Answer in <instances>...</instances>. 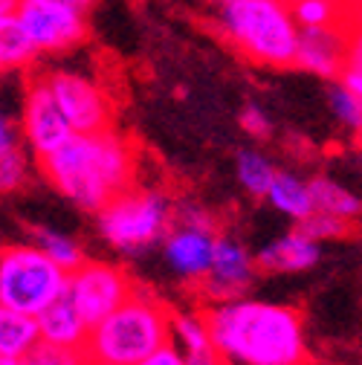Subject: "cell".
Masks as SVG:
<instances>
[{"label":"cell","mask_w":362,"mask_h":365,"mask_svg":"<svg viewBox=\"0 0 362 365\" xmlns=\"http://www.w3.org/2000/svg\"><path fill=\"white\" fill-rule=\"evenodd\" d=\"M203 316L223 365H307L301 313L287 304L235 299Z\"/></svg>","instance_id":"obj_1"},{"label":"cell","mask_w":362,"mask_h":365,"mask_svg":"<svg viewBox=\"0 0 362 365\" xmlns=\"http://www.w3.org/2000/svg\"><path fill=\"white\" fill-rule=\"evenodd\" d=\"M50 186L78 209L96 215L116 195L133 189L137 151L119 130L73 133L50 157L38 160Z\"/></svg>","instance_id":"obj_2"},{"label":"cell","mask_w":362,"mask_h":365,"mask_svg":"<svg viewBox=\"0 0 362 365\" xmlns=\"http://www.w3.org/2000/svg\"><path fill=\"white\" fill-rule=\"evenodd\" d=\"M171 339V310L133 284L125 299L99 325L90 328L84 354L90 365H137Z\"/></svg>","instance_id":"obj_3"},{"label":"cell","mask_w":362,"mask_h":365,"mask_svg":"<svg viewBox=\"0 0 362 365\" xmlns=\"http://www.w3.org/2000/svg\"><path fill=\"white\" fill-rule=\"evenodd\" d=\"M217 29L258 67L287 70L296 61L299 26L287 0H232L217 9Z\"/></svg>","instance_id":"obj_4"},{"label":"cell","mask_w":362,"mask_h":365,"mask_svg":"<svg viewBox=\"0 0 362 365\" xmlns=\"http://www.w3.org/2000/svg\"><path fill=\"white\" fill-rule=\"evenodd\" d=\"M171 200L157 189H128L116 195L102 212H96V223L102 238L125 252L137 255L157 241H162L171 230Z\"/></svg>","instance_id":"obj_5"},{"label":"cell","mask_w":362,"mask_h":365,"mask_svg":"<svg viewBox=\"0 0 362 365\" xmlns=\"http://www.w3.org/2000/svg\"><path fill=\"white\" fill-rule=\"evenodd\" d=\"M67 290V269L35 244H9L0 250V304L38 316Z\"/></svg>","instance_id":"obj_6"},{"label":"cell","mask_w":362,"mask_h":365,"mask_svg":"<svg viewBox=\"0 0 362 365\" xmlns=\"http://www.w3.org/2000/svg\"><path fill=\"white\" fill-rule=\"evenodd\" d=\"M41 76L53 90L73 133H96L113 128V102L96 78L67 67H53Z\"/></svg>","instance_id":"obj_7"},{"label":"cell","mask_w":362,"mask_h":365,"mask_svg":"<svg viewBox=\"0 0 362 365\" xmlns=\"http://www.w3.org/2000/svg\"><path fill=\"white\" fill-rule=\"evenodd\" d=\"M133 282L130 276L108 261H81L67 272V296L73 299L78 316L87 328L99 325L108 313H113L125 299H130Z\"/></svg>","instance_id":"obj_8"},{"label":"cell","mask_w":362,"mask_h":365,"mask_svg":"<svg viewBox=\"0 0 362 365\" xmlns=\"http://www.w3.org/2000/svg\"><path fill=\"white\" fill-rule=\"evenodd\" d=\"M15 18L38 53H67L87 38V15L64 0H18Z\"/></svg>","instance_id":"obj_9"},{"label":"cell","mask_w":362,"mask_h":365,"mask_svg":"<svg viewBox=\"0 0 362 365\" xmlns=\"http://www.w3.org/2000/svg\"><path fill=\"white\" fill-rule=\"evenodd\" d=\"M73 136L70 122L64 119L53 90L47 87L43 76H32L24 87V105H21V140L35 160L50 157Z\"/></svg>","instance_id":"obj_10"},{"label":"cell","mask_w":362,"mask_h":365,"mask_svg":"<svg viewBox=\"0 0 362 365\" xmlns=\"http://www.w3.org/2000/svg\"><path fill=\"white\" fill-rule=\"evenodd\" d=\"M255 255H249V250L235 241V238H217L214 241V255H212V267L200 279L203 282V296L209 302H235L244 299V293L252 287L255 279Z\"/></svg>","instance_id":"obj_11"},{"label":"cell","mask_w":362,"mask_h":365,"mask_svg":"<svg viewBox=\"0 0 362 365\" xmlns=\"http://www.w3.org/2000/svg\"><path fill=\"white\" fill-rule=\"evenodd\" d=\"M345 43H348V24L299 26L293 67L336 81L345 67Z\"/></svg>","instance_id":"obj_12"},{"label":"cell","mask_w":362,"mask_h":365,"mask_svg":"<svg viewBox=\"0 0 362 365\" xmlns=\"http://www.w3.org/2000/svg\"><path fill=\"white\" fill-rule=\"evenodd\" d=\"M165 241V261L186 282H200L214 255V232L195 230V226H171Z\"/></svg>","instance_id":"obj_13"},{"label":"cell","mask_w":362,"mask_h":365,"mask_svg":"<svg viewBox=\"0 0 362 365\" xmlns=\"http://www.w3.org/2000/svg\"><path fill=\"white\" fill-rule=\"evenodd\" d=\"M319 244L304 238L301 232H287L284 238L267 244L258 255H255V267L269 276H284V272H304L310 267L319 264Z\"/></svg>","instance_id":"obj_14"},{"label":"cell","mask_w":362,"mask_h":365,"mask_svg":"<svg viewBox=\"0 0 362 365\" xmlns=\"http://www.w3.org/2000/svg\"><path fill=\"white\" fill-rule=\"evenodd\" d=\"M35 319H38V331H41L43 342L64 345V348H84L90 328L84 325V319L78 316V310H76L73 299L67 296V290L53 304L43 307Z\"/></svg>","instance_id":"obj_15"},{"label":"cell","mask_w":362,"mask_h":365,"mask_svg":"<svg viewBox=\"0 0 362 365\" xmlns=\"http://www.w3.org/2000/svg\"><path fill=\"white\" fill-rule=\"evenodd\" d=\"M38 342V319L0 304V359H24Z\"/></svg>","instance_id":"obj_16"},{"label":"cell","mask_w":362,"mask_h":365,"mask_svg":"<svg viewBox=\"0 0 362 365\" xmlns=\"http://www.w3.org/2000/svg\"><path fill=\"white\" fill-rule=\"evenodd\" d=\"M267 200H269V206H273L276 212H281V215H287L293 220H301L310 212H316L307 180L296 177L293 171H276L273 182H269Z\"/></svg>","instance_id":"obj_17"},{"label":"cell","mask_w":362,"mask_h":365,"mask_svg":"<svg viewBox=\"0 0 362 365\" xmlns=\"http://www.w3.org/2000/svg\"><path fill=\"white\" fill-rule=\"evenodd\" d=\"M310 186V197H313V206L319 212H328V215H336L342 220H356L362 215V200L348 192L342 182H336L333 177H325V174H316L307 180Z\"/></svg>","instance_id":"obj_18"},{"label":"cell","mask_w":362,"mask_h":365,"mask_svg":"<svg viewBox=\"0 0 362 365\" xmlns=\"http://www.w3.org/2000/svg\"><path fill=\"white\" fill-rule=\"evenodd\" d=\"M38 56L41 53L35 50V43L18 24L15 12L0 18V58H4L6 70H26L38 61Z\"/></svg>","instance_id":"obj_19"},{"label":"cell","mask_w":362,"mask_h":365,"mask_svg":"<svg viewBox=\"0 0 362 365\" xmlns=\"http://www.w3.org/2000/svg\"><path fill=\"white\" fill-rule=\"evenodd\" d=\"M235 174H238V182L252 197H267L269 182H273V177H276V165L261 151L244 148L235 157Z\"/></svg>","instance_id":"obj_20"},{"label":"cell","mask_w":362,"mask_h":365,"mask_svg":"<svg viewBox=\"0 0 362 365\" xmlns=\"http://www.w3.org/2000/svg\"><path fill=\"white\" fill-rule=\"evenodd\" d=\"M32 244H35L43 255H50L58 267H64L67 272L76 269V267L84 261V252H81V247H78L73 238H67L64 232L47 230V226H35V230H32Z\"/></svg>","instance_id":"obj_21"},{"label":"cell","mask_w":362,"mask_h":365,"mask_svg":"<svg viewBox=\"0 0 362 365\" xmlns=\"http://www.w3.org/2000/svg\"><path fill=\"white\" fill-rule=\"evenodd\" d=\"M296 26H331L348 24L342 0H287Z\"/></svg>","instance_id":"obj_22"},{"label":"cell","mask_w":362,"mask_h":365,"mask_svg":"<svg viewBox=\"0 0 362 365\" xmlns=\"http://www.w3.org/2000/svg\"><path fill=\"white\" fill-rule=\"evenodd\" d=\"M171 334L177 336L174 345L183 348V354L212 348L209 328H206V316L203 313H171Z\"/></svg>","instance_id":"obj_23"},{"label":"cell","mask_w":362,"mask_h":365,"mask_svg":"<svg viewBox=\"0 0 362 365\" xmlns=\"http://www.w3.org/2000/svg\"><path fill=\"white\" fill-rule=\"evenodd\" d=\"M296 232H301L304 238L322 244V241H333V238H345L351 232V220H342L336 215H328V212H310L307 217L296 220Z\"/></svg>","instance_id":"obj_24"},{"label":"cell","mask_w":362,"mask_h":365,"mask_svg":"<svg viewBox=\"0 0 362 365\" xmlns=\"http://www.w3.org/2000/svg\"><path fill=\"white\" fill-rule=\"evenodd\" d=\"M328 105L333 110V116L353 133L362 136V99L353 96L351 90H345L339 81H331L328 87Z\"/></svg>","instance_id":"obj_25"},{"label":"cell","mask_w":362,"mask_h":365,"mask_svg":"<svg viewBox=\"0 0 362 365\" xmlns=\"http://www.w3.org/2000/svg\"><path fill=\"white\" fill-rule=\"evenodd\" d=\"M24 365H90L84 348H64L53 342H38L24 359Z\"/></svg>","instance_id":"obj_26"},{"label":"cell","mask_w":362,"mask_h":365,"mask_svg":"<svg viewBox=\"0 0 362 365\" xmlns=\"http://www.w3.org/2000/svg\"><path fill=\"white\" fill-rule=\"evenodd\" d=\"M29 180V154L26 148H12L0 157V195H12L26 186Z\"/></svg>","instance_id":"obj_27"},{"label":"cell","mask_w":362,"mask_h":365,"mask_svg":"<svg viewBox=\"0 0 362 365\" xmlns=\"http://www.w3.org/2000/svg\"><path fill=\"white\" fill-rule=\"evenodd\" d=\"M171 226H195V230L214 232V215L200 203H180L171 212Z\"/></svg>","instance_id":"obj_28"},{"label":"cell","mask_w":362,"mask_h":365,"mask_svg":"<svg viewBox=\"0 0 362 365\" xmlns=\"http://www.w3.org/2000/svg\"><path fill=\"white\" fill-rule=\"evenodd\" d=\"M238 122L252 140H269L273 136V119H269V113L261 105H244Z\"/></svg>","instance_id":"obj_29"},{"label":"cell","mask_w":362,"mask_h":365,"mask_svg":"<svg viewBox=\"0 0 362 365\" xmlns=\"http://www.w3.org/2000/svg\"><path fill=\"white\" fill-rule=\"evenodd\" d=\"M137 365H186V356H183V351H180L171 339L165 342V345H160L154 354H148L143 362H137Z\"/></svg>","instance_id":"obj_30"},{"label":"cell","mask_w":362,"mask_h":365,"mask_svg":"<svg viewBox=\"0 0 362 365\" xmlns=\"http://www.w3.org/2000/svg\"><path fill=\"white\" fill-rule=\"evenodd\" d=\"M345 64H351V67H362V21H351V24H348Z\"/></svg>","instance_id":"obj_31"},{"label":"cell","mask_w":362,"mask_h":365,"mask_svg":"<svg viewBox=\"0 0 362 365\" xmlns=\"http://www.w3.org/2000/svg\"><path fill=\"white\" fill-rule=\"evenodd\" d=\"M18 145H21L18 128H15V122L6 116V110L0 108V157L9 154V151H12V148H18Z\"/></svg>","instance_id":"obj_32"},{"label":"cell","mask_w":362,"mask_h":365,"mask_svg":"<svg viewBox=\"0 0 362 365\" xmlns=\"http://www.w3.org/2000/svg\"><path fill=\"white\" fill-rule=\"evenodd\" d=\"M336 81H339L345 90H351L353 96H359V99H362V67H351V64H345Z\"/></svg>","instance_id":"obj_33"},{"label":"cell","mask_w":362,"mask_h":365,"mask_svg":"<svg viewBox=\"0 0 362 365\" xmlns=\"http://www.w3.org/2000/svg\"><path fill=\"white\" fill-rule=\"evenodd\" d=\"M186 356V365H220L214 348H203V351H189L183 354Z\"/></svg>","instance_id":"obj_34"},{"label":"cell","mask_w":362,"mask_h":365,"mask_svg":"<svg viewBox=\"0 0 362 365\" xmlns=\"http://www.w3.org/2000/svg\"><path fill=\"white\" fill-rule=\"evenodd\" d=\"M342 6H345L348 24L351 21H362V0H342Z\"/></svg>","instance_id":"obj_35"},{"label":"cell","mask_w":362,"mask_h":365,"mask_svg":"<svg viewBox=\"0 0 362 365\" xmlns=\"http://www.w3.org/2000/svg\"><path fill=\"white\" fill-rule=\"evenodd\" d=\"M64 4H67V6H73V9H78L81 15H87L90 9L96 6V0H64Z\"/></svg>","instance_id":"obj_36"},{"label":"cell","mask_w":362,"mask_h":365,"mask_svg":"<svg viewBox=\"0 0 362 365\" xmlns=\"http://www.w3.org/2000/svg\"><path fill=\"white\" fill-rule=\"evenodd\" d=\"M15 6H18V0H0V18L15 12Z\"/></svg>","instance_id":"obj_37"},{"label":"cell","mask_w":362,"mask_h":365,"mask_svg":"<svg viewBox=\"0 0 362 365\" xmlns=\"http://www.w3.org/2000/svg\"><path fill=\"white\" fill-rule=\"evenodd\" d=\"M0 365H24L21 359H0Z\"/></svg>","instance_id":"obj_38"},{"label":"cell","mask_w":362,"mask_h":365,"mask_svg":"<svg viewBox=\"0 0 362 365\" xmlns=\"http://www.w3.org/2000/svg\"><path fill=\"white\" fill-rule=\"evenodd\" d=\"M209 4H214V6L220 9V6H226V4H232V0H209Z\"/></svg>","instance_id":"obj_39"},{"label":"cell","mask_w":362,"mask_h":365,"mask_svg":"<svg viewBox=\"0 0 362 365\" xmlns=\"http://www.w3.org/2000/svg\"><path fill=\"white\" fill-rule=\"evenodd\" d=\"M6 73V64H4V58H0V76H4Z\"/></svg>","instance_id":"obj_40"}]
</instances>
